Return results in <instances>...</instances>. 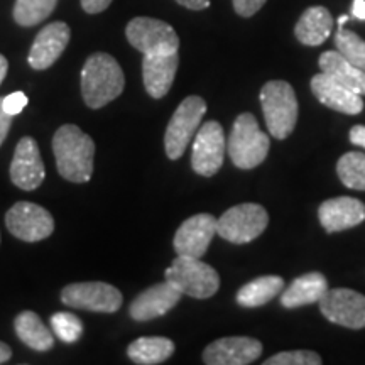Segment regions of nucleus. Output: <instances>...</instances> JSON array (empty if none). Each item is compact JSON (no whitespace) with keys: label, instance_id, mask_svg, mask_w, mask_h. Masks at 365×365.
Here are the masks:
<instances>
[{"label":"nucleus","instance_id":"nucleus-16","mask_svg":"<svg viewBox=\"0 0 365 365\" xmlns=\"http://www.w3.org/2000/svg\"><path fill=\"white\" fill-rule=\"evenodd\" d=\"M70 38L71 29L66 22L56 21L46 26L44 29L39 31L33 46H31L29 58H27L29 66L38 71L48 70L65 51L68 43H70Z\"/></svg>","mask_w":365,"mask_h":365},{"label":"nucleus","instance_id":"nucleus-12","mask_svg":"<svg viewBox=\"0 0 365 365\" xmlns=\"http://www.w3.org/2000/svg\"><path fill=\"white\" fill-rule=\"evenodd\" d=\"M318 304L328 322L350 330L365 328V296L357 291L346 287L328 289Z\"/></svg>","mask_w":365,"mask_h":365},{"label":"nucleus","instance_id":"nucleus-32","mask_svg":"<svg viewBox=\"0 0 365 365\" xmlns=\"http://www.w3.org/2000/svg\"><path fill=\"white\" fill-rule=\"evenodd\" d=\"M27 105V97L22 91H14V93L4 97V110H6L9 115H17L26 108Z\"/></svg>","mask_w":365,"mask_h":365},{"label":"nucleus","instance_id":"nucleus-15","mask_svg":"<svg viewBox=\"0 0 365 365\" xmlns=\"http://www.w3.org/2000/svg\"><path fill=\"white\" fill-rule=\"evenodd\" d=\"M262 344L250 336H225L203 350L207 365H247L261 357Z\"/></svg>","mask_w":365,"mask_h":365},{"label":"nucleus","instance_id":"nucleus-10","mask_svg":"<svg viewBox=\"0 0 365 365\" xmlns=\"http://www.w3.org/2000/svg\"><path fill=\"white\" fill-rule=\"evenodd\" d=\"M225 132L217 120H208L196 132L191 166L196 175L212 178L220 171L225 159Z\"/></svg>","mask_w":365,"mask_h":365},{"label":"nucleus","instance_id":"nucleus-20","mask_svg":"<svg viewBox=\"0 0 365 365\" xmlns=\"http://www.w3.org/2000/svg\"><path fill=\"white\" fill-rule=\"evenodd\" d=\"M180 65V54H144L143 81L144 88L153 98L166 97L175 83V76Z\"/></svg>","mask_w":365,"mask_h":365},{"label":"nucleus","instance_id":"nucleus-17","mask_svg":"<svg viewBox=\"0 0 365 365\" xmlns=\"http://www.w3.org/2000/svg\"><path fill=\"white\" fill-rule=\"evenodd\" d=\"M182 293L170 281L154 284L143 291L130 303L129 314L135 322H149V319L164 317L168 312L180 303Z\"/></svg>","mask_w":365,"mask_h":365},{"label":"nucleus","instance_id":"nucleus-1","mask_svg":"<svg viewBox=\"0 0 365 365\" xmlns=\"http://www.w3.org/2000/svg\"><path fill=\"white\" fill-rule=\"evenodd\" d=\"M58 173L71 182H88L93 176L95 143L80 127L66 124L53 137Z\"/></svg>","mask_w":365,"mask_h":365},{"label":"nucleus","instance_id":"nucleus-5","mask_svg":"<svg viewBox=\"0 0 365 365\" xmlns=\"http://www.w3.org/2000/svg\"><path fill=\"white\" fill-rule=\"evenodd\" d=\"M166 281L176 286L182 294H188L196 299L212 298L220 287V276L202 259L182 257L178 255L171 266L164 272Z\"/></svg>","mask_w":365,"mask_h":365},{"label":"nucleus","instance_id":"nucleus-30","mask_svg":"<svg viewBox=\"0 0 365 365\" xmlns=\"http://www.w3.org/2000/svg\"><path fill=\"white\" fill-rule=\"evenodd\" d=\"M51 327L58 339L65 344H75L83 335V323L71 313H54L51 317Z\"/></svg>","mask_w":365,"mask_h":365},{"label":"nucleus","instance_id":"nucleus-23","mask_svg":"<svg viewBox=\"0 0 365 365\" xmlns=\"http://www.w3.org/2000/svg\"><path fill=\"white\" fill-rule=\"evenodd\" d=\"M319 70L331 76L339 83L345 85L346 88L357 91L365 97V71L360 70L346 59L339 49L336 51H325L319 56Z\"/></svg>","mask_w":365,"mask_h":365},{"label":"nucleus","instance_id":"nucleus-4","mask_svg":"<svg viewBox=\"0 0 365 365\" xmlns=\"http://www.w3.org/2000/svg\"><path fill=\"white\" fill-rule=\"evenodd\" d=\"M261 105L267 129L276 139H286L298 122V100L287 81H267L261 90Z\"/></svg>","mask_w":365,"mask_h":365},{"label":"nucleus","instance_id":"nucleus-11","mask_svg":"<svg viewBox=\"0 0 365 365\" xmlns=\"http://www.w3.org/2000/svg\"><path fill=\"white\" fill-rule=\"evenodd\" d=\"M6 225L19 240L39 242L54 232V218L41 205L19 202L6 213Z\"/></svg>","mask_w":365,"mask_h":365},{"label":"nucleus","instance_id":"nucleus-27","mask_svg":"<svg viewBox=\"0 0 365 365\" xmlns=\"http://www.w3.org/2000/svg\"><path fill=\"white\" fill-rule=\"evenodd\" d=\"M58 0H16L14 4V21L22 27H33L51 16Z\"/></svg>","mask_w":365,"mask_h":365},{"label":"nucleus","instance_id":"nucleus-35","mask_svg":"<svg viewBox=\"0 0 365 365\" xmlns=\"http://www.w3.org/2000/svg\"><path fill=\"white\" fill-rule=\"evenodd\" d=\"M112 4V0H81V7L86 14H100Z\"/></svg>","mask_w":365,"mask_h":365},{"label":"nucleus","instance_id":"nucleus-41","mask_svg":"<svg viewBox=\"0 0 365 365\" xmlns=\"http://www.w3.org/2000/svg\"><path fill=\"white\" fill-rule=\"evenodd\" d=\"M349 19H350V17H349V16H340V17H339V27H341V26H344V24H345V22H346V21H349Z\"/></svg>","mask_w":365,"mask_h":365},{"label":"nucleus","instance_id":"nucleus-13","mask_svg":"<svg viewBox=\"0 0 365 365\" xmlns=\"http://www.w3.org/2000/svg\"><path fill=\"white\" fill-rule=\"evenodd\" d=\"M217 218L210 213H198L181 223L176 230L175 250L182 257L202 259L217 235Z\"/></svg>","mask_w":365,"mask_h":365},{"label":"nucleus","instance_id":"nucleus-19","mask_svg":"<svg viewBox=\"0 0 365 365\" xmlns=\"http://www.w3.org/2000/svg\"><path fill=\"white\" fill-rule=\"evenodd\" d=\"M318 217L328 234L346 230L365 220V205L352 196H336L319 205Z\"/></svg>","mask_w":365,"mask_h":365},{"label":"nucleus","instance_id":"nucleus-25","mask_svg":"<svg viewBox=\"0 0 365 365\" xmlns=\"http://www.w3.org/2000/svg\"><path fill=\"white\" fill-rule=\"evenodd\" d=\"M173 354H175V341L166 336H140L127 349V355L132 362L140 365L163 364Z\"/></svg>","mask_w":365,"mask_h":365},{"label":"nucleus","instance_id":"nucleus-6","mask_svg":"<svg viewBox=\"0 0 365 365\" xmlns=\"http://www.w3.org/2000/svg\"><path fill=\"white\" fill-rule=\"evenodd\" d=\"M205 113H207V102L198 95L186 97L178 105L176 112L173 113L170 124H168L166 135H164V148H166L168 158L176 161L185 154L193 135L198 132Z\"/></svg>","mask_w":365,"mask_h":365},{"label":"nucleus","instance_id":"nucleus-37","mask_svg":"<svg viewBox=\"0 0 365 365\" xmlns=\"http://www.w3.org/2000/svg\"><path fill=\"white\" fill-rule=\"evenodd\" d=\"M176 2L191 11H205L210 7V0H176Z\"/></svg>","mask_w":365,"mask_h":365},{"label":"nucleus","instance_id":"nucleus-7","mask_svg":"<svg viewBox=\"0 0 365 365\" xmlns=\"http://www.w3.org/2000/svg\"><path fill=\"white\" fill-rule=\"evenodd\" d=\"M266 208L257 203H240L228 208L217 222V235L232 244H247L267 228Z\"/></svg>","mask_w":365,"mask_h":365},{"label":"nucleus","instance_id":"nucleus-24","mask_svg":"<svg viewBox=\"0 0 365 365\" xmlns=\"http://www.w3.org/2000/svg\"><path fill=\"white\" fill-rule=\"evenodd\" d=\"M17 336L22 344L38 352H48L54 346V336L34 312H22L14 319Z\"/></svg>","mask_w":365,"mask_h":365},{"label":"nucleus","instance_id":"nucleus-33","mask_svg":"<svg viewBox=\"0 0 365 365\" xmlns=\"http://www.w3.org/2000/svg\"><path fill=\"white\" fill-rule=\"evenodd\" d=\"M267 0H234V9L240 17H252L264 7Z\"/></svg>","mask_w":365,"mask_h":365},{"label":"nucleus","instance_id":"nucleus-9","mask_svg":"<svg viewBox=\"0 0 365 365\" xmlns=\"http://www.w3.org/2000/svg\"><path fill=\"white\" fill-rule=\"evenodd\" d=\"M63 304L93 313H117L124 303V296L115 286L102 281L73 282L63 287Z\"/></svg>","mask_w":365,"mask_h":365},{"label":"nucleus","instance_id":"nucleus-29","mask_svg":"<svg viewBox=\"0 0 365 365\" xmlns=\"http://www.w3.org/2000/svg\"><path fill=\"white\" fill-rule=\"evenodd\" d=\"M336 49L349 59L352 65L365 71V41L355 34L354 31L344 29V26L339 27L335 36Z\"/></svg>","mask_w":365,"mask_h":365},{"label":"nucleus","instance_id":"nucleus-8","mask_svg":"<svg viewBox=\"0 0 365 365\" xmlns=\"http://www.w3.org/2000/svg\"><path fill=\"white\" fill-rule=\"evenodd\" d=\"M125 36L130 46L143 54H173L180 48V38L173 26L153 17L132 19L125 27Z\"/></svg>","mask_w":365,"mask_h":365},{"label":"nucleus","instance_id":"nucleus-38","mask_svg":"<svg viewBox=\"0 0 365 365\" xmlns=\"http://www.w3.org/2000/svg\"><path fill=\"white\" fill-rule=\"evenodd\" d=\"M352 16L359 21H365V0H354Z\"/></svg>","mask_w":365,"mask_h":365},{"label":"nucleus","instance_id":"nucleus-40","mask_svg":"<svg viewBox=\"0 0 365 365\" xmlns=\"http://www.w3.org/2000/svg\"><path fill=\"white\" fill-rule=\"evenodd\" d=\"M7 71H9V63H7V58L4 56V54H0V85H2V81L6 80Z\"/></svg>","mask_w":365,"mask_h":365},{"label":"nucleus","instance_id":"nucleus-2","mask_svg":"<svg viewBox=\"0 0 365 365\" xmlns=\"http://www.w3.org/2000/svg\"><path fill=\"white\" fill-rule=\"evenodd\" d=\"M125 76L117 59L107 53H93L81 70V95L90 108H102L120 97Z\"/></svg>","mask_w":365,"mask_h":365},{"label":"nucleus","instance_id":"nucleus-39","mask_svg":"<svg viewBox=\"0 0 365 365\" xmlns=\"http://www.w3.org/2000/svg\"><path fill=\"white\" fill-rule=\"evenodd\" d=\"M11 357H12L11 346H9L7 344H4V341H0V364L9 362Z\"/></svg>","mask_w":365,"mask_h":365},{"label":"nucleus","instance_id":"nucleus-21","mask_svg":"<svg viewBox=\"0 0 365 365\" xmlns=\"http://www.w3.org/2000/svg\"><path fill=\"white\" fill-rule=\"evenodd\" d=\"M328 281L322 272H308L296 277L287 289L282 291L281 304L284 308H299L319 303L327 294Z\"/></svg>","mask_w":365,"mask_h":365},{"label":"nucleus","instance_id":"nucleus-34","mask_svg":"<svg viewBox=\"0 0 365 365\" xmlns=\"http://www.w3.org/2000/svg\"><path fill=\"white\" fill-rule=\"evenodd\" d=\"M11 125H12V115H9V113L4 110V98H0V145H2L4 140H6L9 130H11Z\"/></svg>","mask_w":365,"mask_h":365},{"label":"nucleus","instance_id":"nucleus-14","mask_svg":"<svg viewBox=\"0 0 365 365\" xmlns=\"http://www.w3.org/2000/svg\"><path fill=\"white\" fill-rule=\"evenodd\" d=\"M46 170L39 145L33 137H22L17 143L11 163V180L17 188L34 191L43 185Z\"/></svg>","mask_w":365,"mask_h":365},{"label":"nucleus","instance_id":"nucleus-36","mask_svg":"<svg viewBox=\"0 0 365 365\" xmlns=\"http://www.w3.org/2000/svg\"><path fill=\"white\" fill-rule=\"evenodd\" d=\"M350 143L360 145L365 150V125H355L350 129Z\"/></svg>","mask_w":365,"mask_h":365},{"label":"nucleus","instance_id":"nucleus-18","mask_svg":"<svg viewBox=\"0 0 365 365\" xmlns=\"http://www.w3.org/2000/svg\"><path fill=\"white\" fill-rule=\"evenodd\" d=\"M312 91L319 103L327 105L331 110L346 113V115H357L364 110L362 95L346 88L345 85L339 83L323 71L312 78Z\"/></svg>","mask_w":365,"mask_h":365},{"label":"nucleus","instance_id":"nucleus-22","mask_svg":"<svg viewBox=\"0 0 365 365\" xmlns=\"http://www.w3.org/2000/svg\"><path fill=\"white\" fill-rule=\"evenodd\" d=\"M333 31V16L327 7H308L294 27V34L301 44L319 46L330 38Z\"/></svg>","mask_w":365,"mask_h":365},{"label":"nucleus","instance_id":"nucleus-26","mask_svg":"<svg viewBox=\"0 0 365 365\" xmlns=\"http://www.w3.org/2000/svg\"><path fill=\"white\" fill-rule=\"evenodd\" d=\"M284 291L281 276H261L242 286L237 293V303L244 308H257L276 298Z\"/></svg>","mask_w":365,"mask_h":365},{"label":"nucleus","instance_id":"nucleus-28","mask_svg":"<svg viewBox=\"0 0 365 365\" xmlns=\"http://www.w3.org/2000/svg\"><path fill=\"white\" fill-rule=\"evenodd\" d=\"M336 173L346 188L365 191V154L346 153L336 163Z\"/></svg>","mask_w":365,"mask_h":365},{"label":"nucleus","instance_id":"nucleus-31","mask_svg":"<svg viewBox=\"0 0 365 365\" xmlns=\"http://www.w3.org/2000/svg\"><path fill=\"white\" fill-rule=\"evenodd\" d=\"M322 362L323 359L312 350H293L272 355L264 365H322Z\"/></svg>","mask_w":365,"mask_h":365},{"label":"nucleus","instance_id":"nucleus-3","mask_svg":"<svg viewBox=\"0 0 365 365\" xmlns=\"http://www.w3.org/2000/svg\"><path fill=\"white\" fill-rule=\"evenodd\" d=\"M227 148L228 156L239 170H252L267 158L271 143L259 127L257 118L245 112L235 118Z\"/></svg>","mask_w":365,"mask_h":365}]
</instances>
